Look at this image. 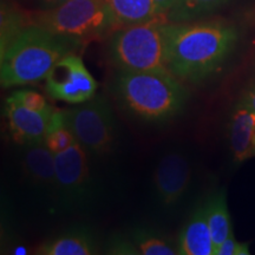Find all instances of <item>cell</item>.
<instances>
[{
  "label": "cell",
  "mask_w": 255,
  "mask_h": 255,
  "mask_svg": "<svg viewBox=\"0 0 255 255\" xmlns=\"http://www.w3.org/2000/svg\"><path fill=\"white\" fill-rule=\"evenodd\" d=\"M21 168L34 184L56 191V155L45 141L24 145Z\"/></svg>",
  "instance_id": "12"
},
{
  "label": "cell",
  "mask_w": 255,
  "mask_h": 255,
  "mask_svg": "<svg viewBox=\"0 0 255 255\" xmlns=\"http://www.w3.org/2000/svg\"><path fill=\"white\" fill-rule=\"evenodd\" d=\"M168 71L181 82L199 85L221 69L235 50L240 33L226 20L164 24Z\"/></svg>",
  "instance_id": "1"
},
{
  "label": "cell",
  "mask_w": 255,
  "mask_h": 255,
  "mask_svg": "<svg viewBox=\"0 0 255 255\" xmlns=\"http://www.w3.org/2000/svg\"><path fill=\"white\" fill-rule=\"evenodd\" d=\"M56 155V193L66 207L81 206L91 194L89 152L75 142L70 148Z\"/></svg>",
  "instance_id": "8"
},
{
  "label": "cell",
  "mask_w": 255,
  "mask_h": 255,
  "mask_svg": "<svg viewBox=\"0 0 255 255\" xmlns=\"http://www.w3.org/2000/svg\"><path fill=\"white\" fill-rule=\"evenodd\" d=\"M98 253L97 242L90 231L72 229L41 242L37 247L39 255H94Z\"/></svg>",
  "instance_id": "14"
},
{
  "label": "cell",
  "mask_w": 255,
  "mask_h": 255,
  "mask_svg": "<svg viewBox=\"0 0 255 255\" xmlns=\"http://www.w3.org/2000/svg\"><path fill=\"white\" fill-rule=\"evenodd\" d=\"M176 245L180 255L215 254L214 242L207 221L205 203H201L191 212L189 219L178 234Z\"/></svg>",
  "instance_id": "11"
},
{
  "label": "cell",
  "mask_w": 255,
  "mask_h": 255,
  "mask_svg": "<svg viewBox=\"0 0 255 255\" xmlns=\"http://www.w3.org/2000/svg\"><path fill=\"white\" fill-rule=\"evenodd\" d=\"M114 91L129 113L152 123L176 117L189 100L184 83L169 71H117Z\"/></svg>",
  "instance_id": "3"
},
{
  "label": "cell",
  "mask_w": 255,
  "mask_h": 255,
  "mask_svg": "<svg viewBox=\"0 0 255 255\" xmlns=\"http://www.w3.org/2000/svg\"><path fill=\"white\" fill-rule=\"evenodd\" d=\"M131 240L141 255H175L178 254L175 245L163 235L146 228H138L131 233Z\"/></svg>",
  "instance_id": "18"
},
{
  "label": "cell",
  "mask_w": 255,
  "mask_h": 255,
  "mask_svg": "<svg viewBox=\"0 0 255 255\" xmlns=\"http://www.w3.org/2000/svg\"><path fill=\"white\" fill-rule=\"evenodd\" d=\"M250 253V244L238 241L233 232L215 248V255H248Z\"/></svg>",
  "instance_id": "21"
},
{
  "label": "cell",
  "mask_w": 255,
  "mask_h": 255,
  "mask_svg": "<svg viewBox=\"0 0 255 255\" xmlns=\"http://www.w3.org/2000/svg\"><path fill=\"white\" fill-rule=\"evenodd\" d=\"M255 111L239 100L229 120V145L235 163H244L253 156V127Z\"/></svg>",
  "instance_id": "13"
},
{
  "label": "cell",
  "mask_w": 255,
  "mask_h": 255,
  "mask_svg": "<svg viewBox=\"0 0 255 255\" xmlns=\"http://www.w3.org/2000/svg\"><path fill=\"white\" fill-rule=\"evenodd\" d=\"M164 20L116 28L109 40L110 62L117 71H168Z\"/></svg>",
  "instance_id": "4"
},
{
  "label": "cell",
  "mask_w": 255,
  "mask_h": 255,
  "mask_svg": "<svg viewBox=\"0 0 255 255\" xmlns=\"http://www.w3.org/2000/svg\"><path fill=\"white\" fill-rule=\"evenodd\" d=\"M28 20L52 33L82 43L102 38L117 28L105 0H69L57 7L28 14Z\"/></svg>",
  "instance_id": "5"
},
{
  "label": "cell",
  "mask_w": 255,
  "mask_h": 255,
  "mask_svg": "<svg viewBox=\"0 0 255 255\" xmlns=\"http://www.w3.org/2000/svg\"><path fill=\"white\" fill-rule=\"evenodd\" d=\"M205 206L207 221L216 248L233 232L226 190L221 189L212 194L205 202Z\"/></svg>",
  "instance_id": "16"
},
{
  "label": "cell",
  "mask_w": 255,
  "mask_h": 255,
  "mask_svg": "<svg viewBox=\"0 0 255 255\" xmlns=\"http://www.w3.org/2000/svg\"><path fill=\"white\" fill-rule=\"evenodd\" d=\"M64 113L77 142L89 154L103 156L113 150L116 138L115 120L103 96H94Z\"/></svg>",
  "instance_id": "6"
},
{
  "label": "cell",
  "mask_w": 255,
  "mask_h": 255,
  "mask_svg": "<svg viewBox=\"0 0 255 255\" xmlns=\"http://www.w3.org/2000/svg\"><path fill=\"white\" fill-rule=\"evenodd\" d=\"M108 254L115 255H141L131 239L115 237L111 239L107 247Z\"/></svg>",
  "instance_id": "22"
},
{
  "label": "cell",
  "mask_w": 255,
  "mask_h": 255,
  "mask_svg": "<svg viewBox=\"0 0 255 255\" xmlns=\"http://www.w3.org/2000/svg\"><path fill=\"white\" fill-rule=\"evenodd\" d=\"M240 101L244 102L247 107H250L252 110L255 111V83L252 84L250 88L242 91Z\"/></svg>",
  "instance_id": "23"
},
{
  "label": "cell",
  "mask_w": 255,
  "mask_h": 255,
  "mask_svg": "<svg viewBox=\"0 0 255 255\" xmlns=\"http://www.w3.org/2000/svg\"><path fill=\"white\" fill-rule=\"evenodd\" d=\"M69 0H38V4L40 6V9H49L57 7V6L64 4Z\"/></svg>",
  "instance_id": "25"
},
{
  "label": "cell",
  "mask_w": 255,
  "mask_h": 255,
  "mask_svg": "<svg viewBox=\"0 0 255 255\" xmlns=\"http://www.w3.org/2000/svg\"><path fill=\"white\" fill-rule=\"evenodd\" d=\"M155 1H156V5H157L159 14L164 18V15L167 14V12L170 9L171 6H173L175 0H155Z\"/></svg>",
  "instance_id": "24"
},
{
  "label": "cell",
  "mask_w": 255,
  "mask_h": 255,
  "mask_svg": "<svg viewBox=\"0 0 255 255\" xmlns=\"http://www.w3.org/2000/svg\"><path fill=\"white\" fill-rule=\"evenodd\" d=\"M77 142L65 119V113L56 110L51 117L45 136V143L55 154L65 150Z\"/></svg>",
  "instance_id": "19"
},
{
  "label": "cell",
  "mask_w": 255,
  "mask_h": 255,
  "mask_svg": "<svg viewBox=\"0 0 255 255\" xmlns=\"http://www.w3.org/2000/svg\"><path fill=\"white\" fill-rule=\"evenodd\" d=\"M253 156L255 157V119H254V127H253Z\"/></svg>",
  "instance_id": "26"
},
{
  "label": "cell",
  "mask_w": 255,
  "mask_h": 255,
  "mask_svg": "<svg viewBox=\"0 0 255 255\" xmlns=\"http://www.w3.org/2000/svg\"><path fill=\"white\" fill-rule=\"evenodd\" d=\"M113 12L117 28L164 20L155 0H105ZM165 21V20H164Z\"/></svg>",
  "instance_id": "15"
},
{
  "label": "cell",
  "mask_w": 255,
  "mask_h": 255,
  "mask_svg": "<svg viewBox=\"0 0 255 255\" xmlns=\"http://www.w3.org/2000/svg\"><path fill=\"white\" fill-rule=\"evenodd\" d=\"M56 109L34 111L27 109L8 96L6 98L5 116L12 138L20 145L45 141L50 120Z\"/></svg>",
  "instance_id": "10"
},
{
  "label": "cell",
  "mask_w": 255,
  "mask_h": 255,
  "mask_svg": "<svg viewBox=\"0 0 255 255\" xmlns=\"http://www.w3.org/2000/svg\"><path fill=\"white\" fill-rule=\"evenodd\" d=\"M12 98H14L18 103L24 105L27 109L34 111H50L55 108L51 107L43 95L33 90H15L12 92Z\"/></svg>",
  "instance_id": "20"
},
{
  "label": "cell",
  "mask_w": 255,
  "mask_h": 255,
  "mask_svg": "<svg viewBox=\"0 0 255 255\" xmlns=\"http://www.w3.org/2000/svg\"><path fill=\"white\" fill-rule=\"evenodd\" d=\"M229 0H175L164 15L167 23L200 20L223 7Z\"/></svg>",
  "instance_id": "17"
},
{
  "label": "cell",
  "mask_w": 255,
  "mask_h": 255,
  "mask_svg": "<svg viewBox=\"0 0 255 255\" xmlns=\"http://www.w3.org/2000/svg\"><path fill=\"white\" fill-rule=\"evenodd\" d=\"M193 170L187 156L180 151H170L156 165L152 183L156 196L165 208H174L189 189Z\"/></svg>",
  "instance_id": "9"
},
{
  "label": "cell",
  "mask_w": 255,
  "mask_h": 255,
  "mask_svg": "<svg viewBox=\"0 0 255 255\" xmlns=\"http://www.w3.org/2000/svg\"><path fill=\"white\" fill-rule=\"evenodd\" d=\"M45 90L51 98L79 104L96 96L97 83L83 59L73 52L55 64L45 77Z\"/></svg>",
  "instance_id": "7"
},
{
  "label": "cell",
  "mask_w": 255,
  "mask_h": 255,
  "mask_svg": "<svg viewBox=\"0 0 255 255\" xmlns=\"http://www.w3.org/2000/svg\"><path fill=\"white\" fill-rule=\"evenodd\" d=\"M81 45L79 40L55 34L38 25H27L1 52V88L43 81L57 62L76 52Z\"/></svg>",
  "instance_id": "2"
}]
</instances>
